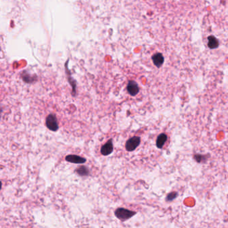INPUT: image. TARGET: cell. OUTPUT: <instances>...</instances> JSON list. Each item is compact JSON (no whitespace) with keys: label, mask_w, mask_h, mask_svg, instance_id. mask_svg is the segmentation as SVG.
<instances>
[{"label":"cell","mask_w":228,"mask_h":228,"mask_svg":"<svg viewBox=\"0 0 228 228\" xmlns=\"http://www.w3.org/2000/svg\"><path fill=\"white\" fill-rule=\"evenodd\" d=\"M126 89L129 94L132 96H136L139 92V87L137 83L133 80H130L128 84H127Z\"/></svg>","instance_id":"cell-6"},{"label":"cell","mask_w":228,"mask_h":228,"mask_svg":"<svg viewBox=\"0 0 228 228\" xmlns=\"http://www.w3.org/2000/svg\"><path fill=\"white\" fill-rule=\"evenodd\" d=\"M166 140H167V136H166L165 134L162 133V134L159 135V136H158V137L157 139V141H156L157 147L159 148H163V145L166 141Z\"/></svg>","instance_id":"cell-8"},{"label":"cell","mask_w":228,"mask_h":228,"mask_svg":"<svg viewBox=\"0 0 228 228\" xmlns=\"http://www.w3.org/2000/svg\"><path fill=\"white\" fill-rule=\"evenodd\" d=\"M65 159L69 163L75 164H82L86 162V159L85 158L76 155H68L66 157Z\"/></svg>","instance_id":"cell-5"},{"label":"cell","mask_w":228,"mask_h":228,"mask_svg":"<svg viewBox=\"0 0 228 228\" xmlns=\"http://www.w3.org/2000/svg\"><path fill=\"white\" fill-rule=\"evenodd\" d=\"M177 195H178V194L177 192L170 193V194H168L167 196H166V201H172L174 199L176 198V197H177Z\"/></svg>","instance_id":"cell-11"},{"label":"cell","mask_w":228,"mask_h":228,"mask_svg":"<svg viewBox=\"0 0 228 228\" xmlns=\"http://www.w3.org/2000/svg\"><path fill=\"white\" fill-rule=\"evenodd\" d=\"M208 40H209L208 46L211 48V49H214V48H216L217 47H218L219 42L214 36H212L208 37Z\"/></svg>","instance_id":"cell-10"},{"label":"cell","mask_w":228,"mask_h":228,"mask_svg":"<svg viewBox=\"0 0 228 228\" xmlns=\"http://www.w3.org/2000/svg\"><path fill=\"white\" fill-rule=\"evenodd\" d=\"M136 214H137V212H136L130 211V210L122 207L116 209L115 212V215L116 217L118 218V220H120L121 221H123L129 220V219H130L131 217L135 216Z\"/></svg>","instance_id":"cell-1"},{"label":"cell","mask_w":228,"mask_h":228,"mask_svg":"<svg viewBox=\"0 0 228 228\" xmlns=\"http://www.w3.org/2000/svg\"><path fill=\"white\" fill-rule=\"evenodd\" d=\"M46 125L47 128L51 131L56 132L59 129V125L58 123L57 117L54 114H50L48 115L46 120Z\"/></svg>","instance_id":"cell-2"},{"label":"cell","mask_w":228,"mask_h":228,"mask_svg":"<svg viewBox=\"0 0 228 228\" xmlns=\"http://www.w3.org/2000/svg\"><path fill=\"white\" fill-rule=\"evenodd\" d=\"M201 158H202V156L200 155H195V159L197 161V162H201Z\"/></svg>","instance_id":"cell-12"},{"label":"cell","mask_w":228,"mask_h":228,"mask_svg":"<svg viewBox=\"0 0 228 228\" xmlns=\"http://www.w3.org/2000/svg\"><path fill=\"white\" fill-rule=\"evenodd\" d=\"M153 62L154 64L157 67H161L163 64L164 62V58L163 55L160 53H158L155 54L152 57Z\"/></svg>","instance_id":"cell-7"},{"label":"cell","mask_w":228,"mask_h":228,"mask_svg":"<svg viewBox=\"0 0 228 228\" xmlns=\"http://www.w3.org/2000/svg\"><path fill=\"white\" fill-rule=\"evenodd\" d=\"M140 143H141V137H137V136L131 137L126 142V150L129 152L133 151L139 147Z\"/></svg>","instance_id":"cell-3"},{"label":"cell","mask_w":228,"mask_h":228,"mask_svg":"<svg viewBox=\"0 0 228 228\" xmlns=\"http://www.w3.org/2000/svg\"><path fill=\"white\" fill-rule=\"evenodd\" d=\"M113 143H112V139H109L108 141L105 143L103 146H102L101 148H100V153L103 156H107L111 155L113 151Z\"/></svg>","instance_id":"cell-4"},{"label":"cell","mask_w":228,"mask_h":228,"mask_svg":"<svg viewBox=\"0 0 228 228\" xmlns=\"http://www.w3.org/2000/svg\"><path fill=\"white\" fill-rule=\"evenodd\" d=\"M75 172L81 177H85V176H89L90 175V171L89 168L86 166H80L76 168L75 170Z\"/></svg>","instance_id":"cell-9"}]
</instances>
